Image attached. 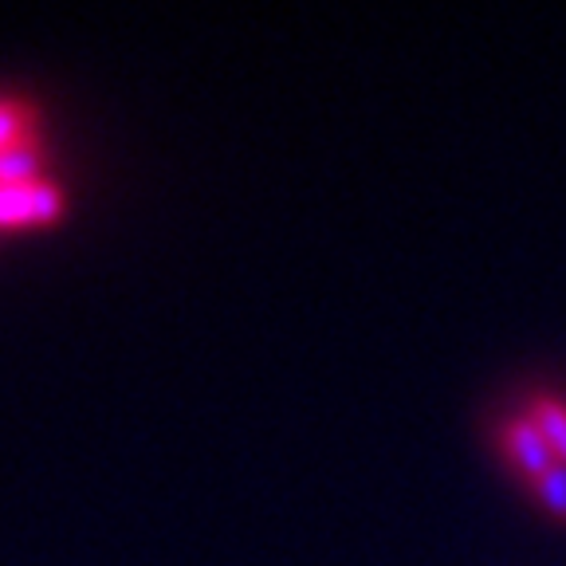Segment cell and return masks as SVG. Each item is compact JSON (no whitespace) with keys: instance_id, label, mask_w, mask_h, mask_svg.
Segmentation results:
<instances>
[{"instance_id":"cell-1","label":"cell","mask_w":566,"mask_h":566,"mask_svg":"<svg viewBox=\"0 0 566 566\" xmlns=\"http://www.w3.org/2000/svg\"><path fill=\"white\" fill-rule=\"evenodd\" d=\"M504 444H507V457H512L531 480L543 476L558 460L555 449L547 444V437H543V429L535 424V417H515V421H507Z\"/></svg>"},{"instance_id":"cell-2","label":"cell","mask_w":566,"mask_h":566,"mask_svg":"<svg viewBox=\"0 0 566 566\" xmlns=\"http://www.w3.org/2000/svg\"><path fill=\"white\" fill-rule=\"evenodd\" d=\"M40 169V142L35 134H24V138L0 146V181H32Z\"/></svg>"},{"instance_id":"cell-3","label":"cell","mask_w":566,"mask_h":566,"mask_svg":"<svg viewBox=\"0 0 566 566\" xmlns=\"http://www.w3.org/2000/svg\"><path fill=\"white\" fill-rule=\"evenodd\" d=\"M531 417H535V424L543 429V437H547V444L555 449L558 460H566V406L555 398H535V406H531Z\"/></svg>"},{"instance_id":"cell-4","label":"cell","mask_w":566,"mask_h":566,"mask_svg":"<svg viewBox=\"0 0 566 566\" xmlns=\"http://www.w3.org/2000/svg\"><path fill=\"white\" fill-rule=\"evenodd\" d=\"M32 118H35V111L24 98H0V146H9V142L32 134Z\"/></svg>"},{"instance_id":"cell-5","label":"cell","mask_w":566,"mask_h":566,"mask_svg":"<svg viewBox=\"0 0 566 566\" xmlns=\"http://www.w3.org/2000/svg\"><path fill=\"white\" fill-rule=\"evenodd\" d=\"M531 484H535L539 500L547 504V512H555L566 520V460H555V464H551L543 476L531 480Z\"/></svg>"},{"instance_id":"cell-6","label":"cell","mask_w":566,"mask_h":566,"mask_svg":"<svg viewBox=\"0 0 566 566\" xmlns=\"http://www.w3.org/2000/svg\"><path fill=\"white\" fill-rule=\"evenodd\" d=\"M32 212H35V224H48L55 221L63 212V189L48 177H35L32 181Z\"/></svg>"}]
</instances>
